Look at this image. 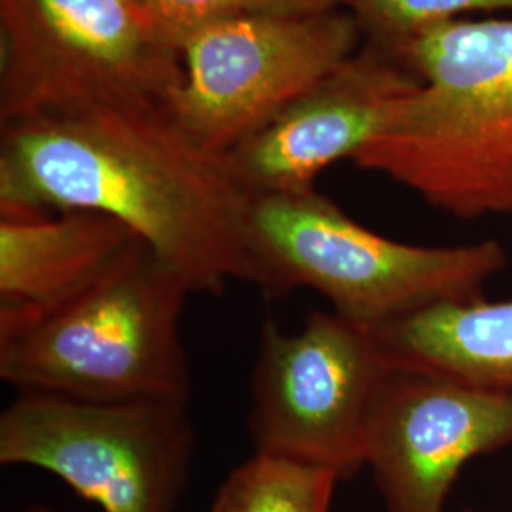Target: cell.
I'll return each mask as SVG.
<instances>
[{"label": "cell", "mask_w": 512, "mask_h": 512, "mask_svg": "<svg viewBox=\"0 0 512 512\" xmlns=\"http://www.w3.org/2000/svg\"><path fill=\"white\" fill-rule=\"evenodd\" d=\"M344 10L365 42L389 48L469 14H512V0H344Z\"/></svg>", "instance_id": "cell-14"}, {"label": "cell", "mask_w": 512, "mask_h": 512, "mask_svg": "<svg viewBox=\"0 0 512 512\" xmlns=\"http://www.w3.org/2000/svg\"><path fill=\"white\" fill-rule=\"evenodd\" d=\"M374 334L399 368L512 395V300L442 304Z\"/></svg>", "instance_id": "cell-12"}, {"label": "cell", "mask_w": 512, "mask_h": 512, "mask_svg": "<svg viewBox=\"0 0 512 512\" xmlns=\"http://www.w3.org/2000/svg\"><path fill=\"white\" fill-rule=\"evenodd\" d=\"M338 482L327 469L255 452L224 478L209 512H330Z\"/></svg>", "instance_id": "cell-13"}, {"label": "cell", "mask_w": 512, "mask_h": 512, "mask_svg": "<svg viewBox=\"0 0 512 512\" xmlns=\"http://www.w3.org/2000/svg\"><path fill=\"white\" fill-rule=\"evenodd\" d=\"M249 196L222 156L162 105H109L0 124V215L90 211L118 220L192 294L243 277Z\"/></svg>", "instance_id": "cell-1"}, {"label": "cell", "mask_w": 512, "mask_h": 512, "mask_svg": "<svg viewBox=\"0 0 512 512\" xmlns=\"http://www.w3.org/2000/svg\"><path fill=\"white\" fill-rule=\"evenodd\" d=\"M384 50L420 86L351 162L456 219L512 215V18L458 19Z\"/></svg>", "instance_id": "cell-2"}, {"label": "cell", "mask_w": 512, "mask_h": 512, "mask_svg": "<svg viewBox=\"0 0 512 512\" xmlns=\"http://www.w3.org/2000/svg\"><path fill=\"white\" fill-rule=\"evenodd\" d=\"M131 4L177 50L205 27L249 8V0H131Z\"/></svg>", "instance_id": "cell-15"}, {"label": "cell", "mask_w": 512, "mask_h": 512, "mask_svg": "<svg viewBox=\"0 0 512 512\" xmlns=\"http://www.w3.org/2000/svg\"><path fill=\"white\" fill-rule=\"evenodd\" d=\"M21 512H54L50 507H46V505H40V503H35V505H29L27 509H23Z\"/></svg>", "instance_id": "cell-17"}, {"label": "cell", "mask_w": 512, "mask_h": 512, "mask_svg": "<svg viewBox=\"0 0 512 512\" xmlns=\"http://www.w3.org/2000/svg\"><path fill=\"white\" fill-rule=\"evenodd\" d=\"M420 80L382 46H363L272 122L222 156L247 196L300 194L382 129Z\"/></svg>", "instance_id": "cell-10"}, {"label": "cell", "mask_w": 512, "mask_h": 512, "mask_svg": "<svg viewBox=\"0 0 512 512\" xmlns=\"http://www.w3.org/2000/svg\"><path fill=\"white\" fill-rule=\"evenodd\" d=\"M249 8L275 14H321L344 10V0H249Z\"/></svg>", "instance_id": "cell-16"}, {"label": "cell", "mask_w": 512, "mask_h": 512, "mask_svg": "<svg viewBox=\"0 0 512 512\" xmlns=\"http://www.w3.org/2000/svg\"><path fill=\"white\" fill-rule=\"evenodd\" d=\"M143 241L90 211L0 215V332L84 293Z\"/></svg>", "instance_id": "cell-11"}, {"label": "cell", "mask_w": 512, "mask_h": 512, "mask_svg": "<svg viewBox=\"0 0 512 512\" xmlns=\"http://www.w3.org/2000/svg\"><path fill=\"white\" fill-rule=\"evenodd\" d=\"M393 368L374 330L334 311H311L294 332L264 321L251 374L255 452L321 467L340 480L357 475Z\"/></svg>", "instance_id": "cell-7"}, {"label": "cell", "mask_w": 512, "mask_h": 512, "mask_svg": "<svg viewBox=\"0 0 512 512\" xmlns=\"http://www.w3.org/2000/svg\"><path fill=\"white\" fill-rule=\"evenodd\" d=\"M179 50L131 0H0V124L42 114L162 105Z\"/></svg>", "instance_id": "cell-5"}, {"label": "cell", "mask_w": 512, "mask_h": 512, "mask_svg": "<svg viewBox=\"0 0 512 512\" xmlns=\"http://www.w3.org/2000/svg\"><path fill=\"white\" fill-rule=\"evenodd\" d=\"M465 512H475V511H471V509H467V511H465Z\"/></svg>", "instance_id": "cell-18"}, {"label": "cell", "mask_w": 512, "mask_h": 512, "mask_svg": "<svg viewBox=\"0 0 512 512\" xmlns=\"http://www.w3.org/2000/svg\"><path fill=\"white\" fill-rule=\"evenodd\" d=\"M194 454L190 404L21 391L0 414V465L57 476L101 512L177 511Z\"/></svg>", "instance_id": "cell-6"}, {"label": "cell", "mask_w": 512, "mask_h": 512, "mask_svg": "<svg viewBox=\"0 0 512 512\" xmlns=\"http://www.w3.org/2000/svg\"><path fill=\"white\" fill-rule=\"evenodd\" d=\"M365 42L346 10H243L181 44L183 80L167 112L184 133L224 156L272 122Z\"/></svg>", "instance_id": "cell-8"}, {"label": "cell", "mask_w": 512, "mask_h": 512, "mask_svg": "<svg viewBox=\"0 0 512 512\" xmlns=\"http://www.w3.org/2000/svg\"><path fill=\"white\" fill-rule=\"evenodd\" d=\"M192 289L139 245L67 304L0 332V378L90 403L190 404L181 319Z\"/></svg>", "instance_id": "cell-4"}, {"label": "cell", "mask_w": 512, "mask_h": 512, "mask_svg": "<svg viewBox=\"0 0 512 512\" xmlns=\"http://www.w3.org/2000/svg\"><path fill=\"white\" fill-rule=\"evenodd\" d=\"M512 444V395L395 366L374 408L366 467L387 512H444L471 459Z\"/></svg>", "instance_id": "cell-9"}, {"label": "cell", "mask_w": 512, "mask_h": 512, "mask_svg": "<svg viewBox=\"0 0 512 512\" xmlns=\"http://www.w3.org/2000/svg\"><path fill=\"white\" fill-rule=\"evenodd\" d=\"M505 266L507 255L495 239L423 247L385 238L315 188L249 196L241 279L277 296L311 289L365 329L480 300Z\"/></svg>", "instance_id": "cell-3"}]
</instances>
